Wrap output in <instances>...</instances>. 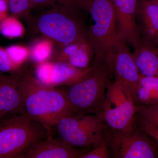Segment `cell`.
I'll list each match as a JSON object with an SVG mask.
<instances>
[{
    "instance_id": "15",
    "label": "cell",
    "mask_w": 158,
    "mask_h": 158,
    "mask_svg": "<svg viewBox=\"0 0 158 158\" xmlns=\"http://www.w3.org/2000/svg\"><path fill=\"white\" fill-rule=\"evenodd\" d=\"M134 48L133 56L140 74L158 77V54L153 48L141 40Z\"/></svg>"
},
{
    "instance_id": "19",
    "label": "cell",
    "mask_w": 158,
    "mask_h": 158,
    "mask_svg": "<svg viewBox=\"0 0 158 158\" xmlns=\"http://www.w3.org/2000/svg\"><path fill=\"white\" fill-rule=\"evenodd\" d=\"M18 17L7 16L0 22V33L4 37L9 38H18L24 33V28Z\"/></svg>"
},
{
    "instance_id": "29",
    "label": "cell",
    "mask_w": 158,
    "mask_h": 158,
    "mask_svg": "<svg viewBox=\"0 0 158 158\" xmlns=\"http://www.w3.org/2000/svg\"><path fill=\"white\" fill-rule=\"evenodd\" d=\"M155 1H156V2H158V0H155Z\"/></svg>"
},
{
    "instance_id": "3",
    "label": "cell",
    "mask_w": 158,
    "mask_h": 158,
    "mask_svg": "<svg viewBox=\"0 0 158 158\" xmlns=\"http://www.w3.org/2000/svg\"><path fill=\"white\" fill-rule=\"evenodd\" d=\"M52 137L43 125L23 114L0 118V158H23L35 142Z\"/></svg>"
},
{
    "instance_id": "11",
    "label": "cell",
    "mask_w": 158,
    "mask_h": 158,
    "mask_svg": "<svg viewBox=\"0 0 158 158\" xmlns=\"http://www.w3.org/2000/svg\"><path fill=\"white\" fill-rule=\"evenodd\" d=\"M116 11L117 40L135 47L141 41L136 20L138 0H112Z\"/></svg>"
},
{
    "instance_id": "18",
    "label": "cell",
    "mask_w": 158,
    "mask_h": 158,
    "mask_svg": "<svg viewBox=\"0 0 158 158\" xmlns=\"http://www.w3.org/2000/svg\"><path fill=\"white\" fill-rule=\"evenodd\" d=\"M93 57V50L88 41L83 43L66 62L77 68L86 69L90 66V62Z\"/></svg>"
},
{
    "instance_id": "21",
    "label": "cell",
    "mask_w": 158,
    "mask_h": 158,
    "mask_svg": "<svg viewBox=\"0 0 158 158\" xmlns=\"http://www.w3.org/2000/svg\"><path fill=\"white\" fill-rule=\"evenodd\" d=\"M9 10L17 17H28L33 9L31 0H7Z\"/></svg>"
},
{
    "instance_id": "10",
    "label": "cell",
    "mask_w": 158,
    "mask_h": 158,
    "mask_svg": "<svg viewBox=\"0 0 158 158\" xmlns=\"http://www.w3.org/2000/svg\"><path fill=\"white\" fill-rule=\"evenodd\" d=\"M91 66L86 69L74 67L64 61H49L36 64L34 78L40 84L51 88L69 86L88 73Z\"/></svg>"
},
{
    "instance_id": "27",
    "label": "cell",
    "mask_w": 158,
    "mask_h": 158,
    "mask_svg": "<svg viewBox=\"0 0 158 158\" xmlns=\"http://www.w3.org/2000/svg\"><path fill=\"white\" fill-rule=\"evenodd\" d=\"M9 10L7 0H0V22L8 16Z\"/></svg>"
},
{
    "instance_id": "4",
    "label": "cell",
    "mask_w": 158,
    "mask_h": 158,
    "mask_svg": "<svg viewBox=\"0 0 158 158\" xmlns=\"http://www.w3.org/2000/svg\"><path fill=\"white\" fill-rule=\"evenodd\" d=\"M74 8L59 5L42 13L35 22L37 31L59 47L88 41V31Z\"/></svg>"
},
{
    "instance_id": "2",
    "label": "cell",
    "mask_w": 158,
    "mask_h": 158,
    "mask_svg": "<svg viewBox=\"0 0 158 158\" xmlns=\"http://www.w3.org/2000/svg\"><path fill=\"white\" fill-rule=\"evenodd\" d=\"M88 73L72 85L65 86L69 100L77 114H100L112 73L105 58H94Z\"/></svg>"
},
{
    "instance_id": "1",
    "label": "cell",
    "mask_w": 158,
    "mask_h": 158,
    "mask_svg": "<svg viewBox=\"0 0 158 158\" xmlns=\"http://www.w3.org/2000/svg\"><path fill=\"white\" fill-rule=\"evenodd\" d=\"M18 75L23 99V114L52 132V128L62 118L77 114L64 89L44 86L24 69Z\"/></svg>"
},
{
    "instance_id": "23",
    "label": "cell",
    "mask_w": 158,
    "mask_h": 158,
    "mask_svg": "<svg viewBox=\"0 0 158 158\" xmlns=\"http://www.w3.org/2000/svg\"><path fill=\"white\" fill-rule=\"evenodd\" d=\"M23 70L13 64L6 48L0 47V72L15 74L19 73Z\"/></svg>"
},
{
    "instance_id": "9",
    "label": "cell",
    "mask_w": 158,
    "mask_h": 158,
    "mask_svg": "<svg viewBox=\"0 0 158 158\" xmlns=\"http://www.w3.org/2000/svg\"><path fill=\"white\" fill-rule=\"evenodd\" d=\"M109 144L115 158H153L157 155L152 141L135 128L128 132L115 131L110 136Z\"/></svg>"
},
{
    "instance_id": "14",
    "label": "cell",
    "mask_w": 158,
    "mask_h": 158,
    "mask_svg": "<svg viewBox=\"0 0 158 158\" xmlns=\"http://www.w3.org/2000/svg\"><path fill=\"white\" fill-rule=\"evenodd\" d=\"M85 153L50 137L35 142L23 158H81Z\"/></svg>"
},
{
    "instance_id": "20",
    "label": "cell",
    "mask_w": 158,
    "mask_h": 158,
    "mask_svg": "<svg viewBox=\"0 0 158 158\" xmlns=\"http://www.w3.org/2000/svg\"><path fill=\"white\" fill-rule=\"evenodd\" d=\"M6 49L13 64L20 69L30 58V49L23 46L11 45Z\"/></svg>"
},
{
    "instance_id": "25",
    "label": "cell",
    "mask_w": 158,
    "mask_h": 158,
    "mask_svg": "<svg viewBox=\"0 0 158 158\" xmlns=\"http://www.w3.org/2000/svg\"><path fill=\"white\" fill-rule=\"evenodd\" d=\"M33 8L36 6H47L58 3L59 5L75 7L76 6L75 0H31Z\"/></svg>"
},
{
    "instance_id": "8",
    "label": "cell",
    "mask_w": 158,
    "mask_h": 158,
    "mask_svg": "<svg viewBox=\"0 0 158 158\" xmlns=\"http://www.w3.org/2000/svg\"><path fill=\"white\" fill-rule=\"evenodd\" d=\"M105 59L115 77L114 82L136 104V90L141 74L126 43L117 40Z\"/></svg>"
},
{
    "instance_id": "5",
    "label": "cell",
    "mask_w": 158,
    "mask_h": 158,
    "mask_svg": "<svg viewBox=\"0 0 158 158\" xmlns=\"http://www.w3.org/2000/svg\"><path fill=\"white\" fill-rule=\"evenodd\" d=\"M88 10L91 24L88 38L96 58H105L117 41L116 11L112 0H80Z\"/></svg>"
},
{
    "instance_id": "26",
    "label": "cell",
    "mask_w": 158,
    "mask_h": 158,
    "mask_svg": "<svg viewBox=\"0 0 158 158\" xmlns=\"http://www.w3.org/2000/svg\"><path fill=\"white\" fill-rule=\"evenodd\" d=\"M141 124L144 131L156 140L158 146V129L147 122L141 120Z\"/></svg>"
},
{
    "instance_id": "28",
    "label": "cell",
    "mask_w": 158,
    "mask_h": 158,
    "mask_svg": "<svg viewBox=\"0 0 158 158\" xmlns=\"http://www.w3.org/2000/svg\"><path fill=\"white\" fill-rule=\"evenodd\" d=\"M156 52L158 54V44L154 48Z\"/></svg>"
},
{
    "instance_id": "17",
    "label": "cell",
    "mask_w": 158,
    "mask_h": 158,
    "mask_svg": "<svg viewBox=\"0 0 158 158\" xmlns=\"http://www.w3.org/2000/svg\"><path fill=\"white\" fill-rule=\"evenodd\" d=\"M54 44L52 41L45 37L37 40L30 49V58L36 64L49 61L53 55Z\"/></svg>"
},
{
    "instance_id": "6",
    "label": "cell",
    "mask_w": 158,
    "mask_h": 158,
    "mask_svg": "<svg viewBox=\"0 0 158 158\" xmlns=\"http://www.w3.org/2000/svg\"><path fill=\"white\" fill-rule=\"evenodd\" d=\"M104 123L102 113L77 114L62 118L56 127L61 141L72 147L97 146L106 136Z\"/></svg>"
},
{
    "instance_id": "22",
    "label": "cell",
    "mask_w": 158,
    "mask_h": 158,
    "mask_svg": "<svg viewBox=\"0 0 158 158\" xmlns=\"http://www.w3.org/2000/svg\"><path fill=\"white\" fill-rule=\"evenodd\" d=\"M137 113L141 120L147 122L158 129V104L151 106L138 105Z\"/></svg>"
},
{
    "instance_id": "7",
    "label": "cell",
    "mask_w": 158,
    "mask_h": 158,
    "mask_svg": "<svg viewBox=\"0 0 158 158\" xmlns=\"http://www.w3.org/2000/svg\"><path fill=\"white\" fill-rule=\"evenodd\" d=\"M137 111L138 105L115 82L110 83L101 113L104 122L115 131H131Z\"/></svg>"
},
{
    "instance_id": "12",
    "label": "cell",
    "mask_w": 158,
    "mask_h": 158,
    "mask_svg": "<svg viewBox=\"0 0 158 158\" xmlns=\"http://www.w3.org/2000/svg\"><path fill=\"white\" fill-rule=\"evenodd\" d=\"M136 20L141 41L155 48L158 44V2L138 0Z\"/></svg>"
},
{
    "instance_id": "24",
    "label": "cell",
    "mask_w": 158,
    "mask_h": 158,
    "mask_svg": "<svg viewBox=\"0 0 158 158\" xmlns=\"http://www.w3.org/2000/svg\"><path fill=\"white\" fill-rule=\"evenodd\" d=\"M109 135H106L98 146L90 152L85 153L81 158H108L110 157L109 151Z\"/></svg>"
},
{
    "instance_id": "13",
    "label": "cell",
    "mask_w": 158,
    "mask_h": 158,
    "mask_svg": "<svg viewBox=\"0 0 158 158\" xmlns=\"http://www.w3.org/2000/svg\"><path fill=\"white\" fill-rule=\"evenodd\" d=\"M14 114H24L19 76L0 72V118Z\"/></svg>"
},
{
    "instance_id": "16",
    "label": "cell",
    "mask_w": 158,
    "mask_h": 158,
    "mask_svg": "<svg viewBox=\"0 0 158 158\" xmlns=\"http://www.w3.org/2000/svg\"><path fill=\"white\" fill-rule=\"evenodd\" d=\"M135 102L143 106L158 104V77L140 75L136 90Z\"/></svg>"
}]
</instances>
